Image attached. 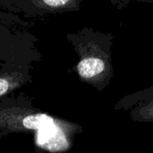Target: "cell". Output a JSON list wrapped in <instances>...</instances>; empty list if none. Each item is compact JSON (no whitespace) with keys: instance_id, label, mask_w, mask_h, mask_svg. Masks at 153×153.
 <instances>
[{"instance_id":"cell-1","label":"cell","mask_w":153,"mask_h":153,"mask_svg":"<svg viewBox=\"0 0 153 153\" xmlns=\"http://www.w3.org/2000/svg\"><path fill=\"white\" fill-rule=\"evenodd\" d=\"M79 61L76 73L81 82L99 92L104 91L114 76L112 65V33H103L92 28H82L67 35Z\"/></svg>"},{"instance_id":"cell-2","label":"cell","mask_w":153,"mask_h":153,"mask_svg":"<svg viewBox=\"0 0 153 153\" xmlns=\"http://www.w3.org/2000/svg\"><path fill=\"white\" fill-rule=\"evenodd\" d=\"M72 124L55 118L48 114L36 110L6 108H0V128L6 133L23 132H51L56 134V130L65 129Z\"/></svg>"},{"instance_id":"cell-3","label":"cell","mask_w":153,"mask_h":153,"mask_svg":"<svg viewBox=\"0 0 153 153\" xmlns=\"http://www.w3.org/2000/svg\"><path fill=\"white\" fill-rule=\"evenodd\" d=\"M143 3L153 4V0H140ZM153 100V84L140 91L126 95L114 104L116 110H131L135 106Z\"/></svg>"},{"instance_id":"cell-4","label":"cell","mask_w":153,"mask_h":153,"mask_svg":"<svg viewBox=\"0 0 153 153\" xmlns=\"http://www.w3.org/2000/svg\"><path fill=\"white\" fill-rule=\"evenodd\" d=\"M82 0H35L32 4L46 13H64L81 9Z\"/></svg>"},{"instance_id":"cell-5","label":"cell","mask_w":153,"mask_h":153,"mask_svg":"<svg viewBox=\"0 0 153 153\" xmlns=\"http://www.w3.org/2000/svg\"><path fill=\"white\" fill-rule=\"evenodd\" d=\"M27 81L22 72H0V97L22 87Z\"/></svg>"},{"instance_id":"cell-6","label":"cell","mask_w":153,"mask_h":153,"mask_svg":"<svg viewBox=\"0 0 153 153\" xmlns=\"http://www.w3.org/2000/svg\"><path fill=\"white\" fill-rule=\"evenodd\" d=\"M129 111V116L134 122L153 123V100L139 104Z\"/></svg>"}]
</instances>
